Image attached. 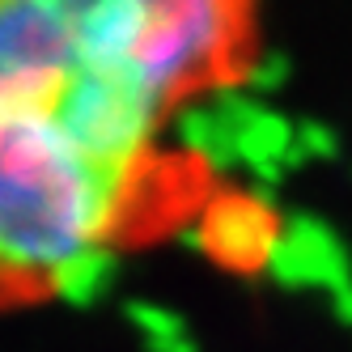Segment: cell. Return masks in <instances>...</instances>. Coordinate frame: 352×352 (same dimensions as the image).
<instances>
[{
  "label": "cell",
  "mask_w": 352,
  "mask_h": 352,
  "mask_svg": "<svg viewBox=\"0 0 352 352\" xmlns=\"http://www.w3.org/2000/svg\"><path fill=\"white\" fill-rule=\"evenodd\" d=\"M242 43L208 0H0V293L64 289L140 230L174 111Z\"/></svg>",
  "instance_id": "1"
}]
</instances>
